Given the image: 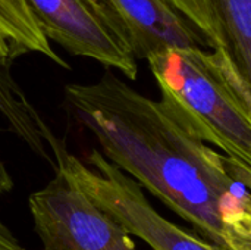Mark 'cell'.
Masks as SVG:
<instances>
[{"label":"cell","mask_w":251,"mask_h":250,"mask_svg":"<svg viewBox=\"0 0 251 250\" xmlns=\"http://www.w3.org/2000/svg\"><path fill=\"white\" fill-rule=\"evenodd\" d=\"M0 250H26L15 237L12 230L0 221Z\"/></svg>","instance_id":"cell-12"},{"label":"cell","mask_w":251,"mask_h":250,"mask_svg":"<svg viewBox=\"0 0 251 250\" xmlns=\"http://www.w3.org/2000/svg\"><path fill=\"white\" fill-rule=\"evenodd\" d=\"M28 205L43 250H137L129 234L60 171Z\"/></svg>","instance_id":"cell-4"},{"label":"cell","mask_w":251,"mask_h":250,"mask_svg":"<svg viewBox=\"0 0 251 250\" xmlns=\"http://www.w3.org/2000/svg\"><path fill=\"white\" fill-rule=\"evenodd\" d=\"M226 49L251 91V0H212Z\"/></svg>","instance_id":"cell-9"},{"label":"cell","mask_w":251,"mask_h":250,"mask_svg":"<svg viewBox=\"0 0 251 250\" xmlns=\"http://www.w3.org/2000/svg\"><path fill=\"white\" fill-rule=\"evenodd\" d=\"M147 63L168 109L251 177V91L226 46L168 49Z\"/></svg>","instance_id":"cell-2"},{"label":"cell","mask_w":251,"mask_h":250,"mask_svg":"<svg viewBox=\"0 0 251 250\" xmlns=\"http://www.w3.org/2000/svg\"><path fill=\"white\" fill-rule=\"evenodd\" d=\"M0 116L9 130L38 158L56 168L50 144L57 139L41 118L32 102L10 72V66L0 63Z\"/></svg>","instance_id":"cell-7"},{"label":"cell","mask_w":251,"mask_h":250,"mask_svg":"<svg viewBox=\"0 0 251 250\" xmlns=\"http://www.w3.org/2000/svg\"><path fill=\"white\" fill-rule=\"evenodd\" d=\"M182 13L203 35L207 47L216 49L226 46L225 37L213 9L212 0H165Z\"/></svg>","instance_id":"cell-10"},{"label":"cell","mask_w":251,"mask_h":250,"mask_svg":"<svg viewBox=\"0 0 251 250\" xmlns=\"http://www.w3.org/2000/svg\"><path fill=\"white\" fill-rule=\"evenodd\" d=\"M122 24L137 59L168 50L207 46L197 28L165 0H103Z\"/></svg>","instance_id":"cell-6"},{"label":"cell","mask_w":251,"mask_h":250,"mask_svg":"<svg viewBox=\"0 0 251 250\" xmlns=\"http://www.w3.org/2000/svg\"><path fill=\"white\" fill-rule=\"evenodd\" d=\"M43 34L74 56L93 59L137 80L138 63L128 35L103 0H26Z\"/></svg>","instance_id":"cell-5"},{"label":"cell","mask_w":251,"mask_h":250,"mask_svg":"<svg viewBox=\"0 0 251 250\" xmlns=\"http://www.w3.org/2000/svg\"><path fill=\"white\" fill-rule=\"evenodd\" d=\"M65 102L101 153L207 240L226 250L222 215L251 197L226 156L110 69L91 84H68Z\"/></svg>","instance_id":"cell-1"},{"label":"cell","mask_w":251,"mask_h":250,"mask_svg":"<svg viewBox=\"0 0 251 250\" xmlns=\"http://www.w3.org/2000/svg\"><path fill=\"white\" fill-rule=\"evenodd\" d=\"M37 53L56 65L71 66L51 49L26 0H0V63L10 66L24 55Z\"/></svg>","instance_id":"cell-8"},{"label":"cell","mask_w":251,"mask_h":250,"mask_svg":"<svg viewBox=\"0 0 251 250\" xmlns=\"http://www.w3.org/2000/svg\"><path fill=\"white\" fill-rule=\"evenodd\" d=\"M13 178L0 156V200L13 190Z\"/></svg>","instance_id":"cell-13"},{"label":"cell","mask_w":251,"mask_h":250,"mask_svg":"<svg viewBox=\"0 0 251 250\" xmlns=\"http://www.w3.org/2000/svg\"><path fill=\"white\" fill-rule=\"evenodd\" d=\"M50 150L56 171L76 184L129 236L141 239L153 250H224L163 218L149 203L143 187L100 150L93 149L82 162L68 152L59 137L50 144Z\"/></svg>","instance_id":"cell-3"},{"label":"cell","mask_w":251,"mask_h":250,"mask_svg":"<svg viewBox=\"0 0 251 250\" xmlns=\"http://www.w3.org/2000/svg\"><path fill=\"white\" fill-rule=\"evenodd\" d=\"M226 250H251V203L222 217Z\"/></svg>","instance_id":"cell-11"}]
</instances>
